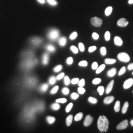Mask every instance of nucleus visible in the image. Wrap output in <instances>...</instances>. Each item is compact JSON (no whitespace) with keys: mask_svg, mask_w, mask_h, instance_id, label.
Wrapping results in <instances>:
<instances>
[{"mask_svg":"<svg viewBox=\"0 0 133 133\" xmlns=\"http://www.w3.org/2000/svg\"><path fill=\"white\" fill-rule=\"evenodd\" d=\"M70 49L71 50V51L74 54H77L78 52V49L75 46H71L70 47Z\"/></svg>","mask_w":133,"mask_h":133,"instance_id":"nucleus-34","label":"nucleus"},{"mask_svg":"<svg viewBox=\"0 0 133 133\" xmlns=\"http://www.w3.org/2000/svg\"><path fill=\"white\" fill-rule=\"evenodd\" d=\"M51 108L54 110H58L60 108V105L57 103H54L51 105Z\"/></svg>","mask_w":133,"mask_h":133,"instance_id":"nucleus-23","label":"nucleus"},{"mask_svg":"<svg viewBox=\"0 0 133 133\" xmlns=\"http://www.w3.org/2000/svg\"><path fill=\"white\" fill-rule=\"evenodd\" d=\"M129 22L125 18H122L118 20V21L117 22V24L118 26L120 27H126L127 26V25L128 24Z\"/></svg>","mask_w":133,"mask_h":133,"instance_id":"nucleus-8","label":"nucleus"},{"mask_svg":"<svg viewBox=\"0 0 133 133\" xmlns=\"http://www.w3.org/2000/svg\"><path fill=\"white\" fill-rule=\"evenodd\" d=\"M83 113L82 112H79L78 113H77L74 116V119L75 121H80V120L82 119V117H83Z\"/></svg>","mask_w":133,"mask_h":133,"instance_id":"nucleus-15","label":"nucleus"},{"mask_svg":"<svg viewBox=\"0 0 133 133\" xmlns=\"http://www.w3.org/2000/svg\"><path fill=\"white\" fill-rule=\"evenodd\" d=\"M98 67V64L97 62H94L92 64V69H96Z\"/></svg>","mask_w":133,"mask_h":133,"instance_id":"nucleus-53","label":"nucleus"},{"mask_svg":"<svg viewBox=\"0 0 133 133\" xmlns=\"http://www.w3.org/2000/svg\"><path fill=\"white\" fill-rule=\"evenodd\" d=\"M78 37V33L76 32H74L72 33L71 35L69 36V39L71 40H73L75 39L77 37Z\"/></svg>","mask_w":133,"mask_h":133,"instance_id":"nucleus-33","label":"nucleus"},{"mask_svg":"<svg viewBox=\"0 0 133 133\" xmlns=\"http://www.w3.org/2000/svg\"><path fill=\"white\" fill-rule=\"evenodd\" d=\"M47 1L49 5L53 6L56 5L57 4V2L55 0H47Z\"/></svg>","mask_w":133,"mask_h":133,"instance_id":"nucleus-47","label":"nucleus"},{"mask_svg":"<svg viewBox=\"0 0 133 133\" xmlns=\"http://www.w3.org/2000/svg\"><path fill=\"white\" fill-rule=\"evenodd\" d=\"M46 120L49 124H52L55 121V118L53 116H48L46 117Z\"/></svg>","mask_w":133,"mask_h":133,"instance_id":"nucleus-18","label":"nucleus"},{"mask_svg":"<svg viewBox=\"0 0 133 133\" xmlns=\"http://www.w3.org/2000/svg\"><path fill=\"white\" fill-rule=\"evenodd\" d=\"M73 62V59L72 57H68L66 60V63L68 65H71Z\"/></svg>","mask_w":133,"mask_h":133,"instance_id":"nucleus-40","label":"nucleus"},{"mask_svg":"<svg viewBox=\"0 0 133 133\" xmlns=\"http://www.w3.org/2000/svg\"><path fill=\"white\" fill-rule=\"evenodd\" d=\"M59 36V32L58 30L56 29H53L50 30L48 33L47 37L48 39L50 40L54 41L57 39Z\"/></svg>","mask_w":133,"mask_h":133,"instance_id":"nucleus-2","label":"nucleus"},{"mask_svg":"<svg viewBox=\"0 0 133 133\" xmlns=\"http://www.w3.org/2000/svg\"><path fill=\"white\" fill-rule=\"evenodd\" d=\"M96 49H97V47L96 46H91L89 47L88 51L90 53H92L94 51H95Z\"/></svg>","mask_w":133,"mask_h":133,"instance_id":"nucleus-50","label":"nucleus"},{"mask_svg":"<svg viewBox=\"0 0 133 133\" xmlns=\"http://www.w3.org/2000/svg\"><path fill=\"white\" fill-rule=\"evenodd\" d=\"M128 69L130 71L133 69V63H131L128 66Z\"/></svg>","mask_w":133,"mask_h":133,"instance_id":"nucleus-54","label":"nucleus"},{"mask_svg":"<svg viewBox=\"0 0 133 133\" xmlns=\"http://www.w3.org/2000/svg\"><path fill=\"white\" fill-rule=\"evenodd\" d=\"M58 89H59V86H55V87H53V88L51 90L50 93L52 94H55V93L57 92Z\"/></svg>","mask_w":133,"mask_h":133,"instance_id":"nucleus-44","label":"nucleus"},{"mask_svg":"<svg viewBox=\"0 0 133 133\" xmlns=\"http://www.w3.org/2000/svg\"><path fill=\"white\" fill-rule=\"evenodd\" d=\"M67 102V100L66 98H59L56 100V103L64 104Z\"/></svg>","mask_w":133,"mask_h":133,"instance_id":"nucleus-29","label":"nucleus"},{"mask_svg":"<svg viewBox=\"0 0 133 133\" xmlns=\"http://www.w3.org/2000/svg\"><path fill=\"white\" fill-rule=\"evenodd\" d=\"M78 91L79 94L82 95V94H83L85 93V92L86 91V90L83 87H79L78 89Z\"/></svg>","mask_w":133,"mask_h":133,"instance_id":"nucleus-39","label":"nucleus"},{"mask_svg":"<svg viewBox=\"0 0 133 133\" xmlns=\"http://www.w3.org/2000/svg\"><path fill=\"white\" fill-rule=\"evenodd\" d=\"M116 72H117V70L115 68H112L110 69L108 72H107V75L109 77H113L116 74Z\"/></svg>","mask_w":133,"mask_h":133,"instance_id":"nucleus-13","label":"nucleus"},{"mask_svg":"<svg viewBox=\"0 0 133 133\" xmlns=\"http://www.w3.org/2000/svg\"><path fill=\"white\" fill-rule=\"evenodd\" d=\"M49 62V55L47 53H44L42 56V62L44 65H46L48 64Z\"/></svg>","mask_w":133,"mask_h":133,"instance_id":"nucleus-10","label":"nucleus"},{"mask_svg":"<svg viewBox=\"0 0 133 133\" xmlns=\"http://www.w3.org/2000/svg\"><path fill=\"white\" fill-rule=\"evenodd\" d=\"M92 37L94 40H97L99 39V35L97 33L94 32L92 34Z\"/></svg>","mask_w":133,"mask_h":133,"instance_id":"nucleus-52","label":"nucleus"},{"mask_svg":"<svg viewBox=\"0 0 133 133\" xmlns=\"http://www.w3.org/2000/svg\"><path fill=\"white\" fill-rule=\"evenodd\" d=\"M126 71V69L125 67H123L121 69H120V70L119 71V73H118V75H121L122 74H123Z\"/></svg>","mask_w":133,"mask_h":133,"instance_id":"nucleus-46","label":"nucleus"},{"mask_svg":"<svg viewBox=\"0 0 133 133\" xmlns=\"http://www.w3.org/2000/svg\"><path fill=\"white\" fill-rule=\"evenodd\" d=\"M116 60L115 59H111V58H106L105 60V62L106 64L111 65L115 63Z\"/></svg>","mask_w":133,"mask_h":133,"instance_id":"nucleus-17","label":"nucleus"},{"mask_svg":"<svg viewBox=\"0 0 133 133\" xmlns=\"http://www.w3.org/2000/svg\"><path fill=\"white\" fill-rule=\"evenodd\" d=\"M101 54L103 56H105L106 54V49L105 47H102L100 49Z\"/></svg>","mask_w":133,"mask_h":133,"instance_id":"nucleus-41","label":"nucleus"},{"mask_svg":"<svg viewBox=\"0 0 133 133\" xmlns=\"http://www.w3.org/2000/svg\"><path fill=\"white\" fill-rule=\"evenodd\" d=\"M114 82H115V81H114V80H112L110 82L109 84H108V85H107V86L106 87V90H105L106 94H109L111 91V90L112 89L113 86Z\"/></svg>","mask_w":133,"mask_h":133,"instance_id":"nucleus-11","label":"nucleus"},{"mask_svg":"<svg viewBox=\"0 0 133 133\" xmlns=\"http://www.w3.org/2000/svg\"><path fill=\"white\" fill-rule=\"evenodd\" d=\"M120 109V101H117L116 102L115 106H114V110L116 112H118Z\"/></svg>","mask_w":133,"mask_h":133,"instance_id":"nucleus-21","label":"nucleus"},{"mask_svg":"<svg viewBox=\"0 0 133 133\" xmlns=\"http://www.w3.org/2000/svg\"><path fill=\"white\" fill-rule=\"evenodd\" d=\"M105 68V64H102L101 66H100L99 67H98V68L96 69V73L97 74H99L100 73H101L102 72H103L104 69Z\"/></svg>","mask_w":133,"mask_h":133,"instance_id":"nucleus-19","label":"nucleus"},{"mask_svg":"<svg viewBox=\"0 0 133 133\" xmlns=\"http://www.w3.org/2000/svg\"><path fill=\"white\" fill-rule=\"evenodd\" d=\"M62 66L61 65H59L58 66H57L56 67H55L53 69V71L55 73H57V72H60V71L62 70Z\"/></svg>","mask_w":133,"mask_h":133,"instance_id":"nucleus-35","label":"nucleus"},{"mask_svg":"<svg viewBox=\"0 0 133 133\" xmlns=\"http://www.w3.org/2000/svg\"><path fill=\"white\" fill-rule=\"evenodd\" d=\"M114 42H115V44L116 46H121L123 44V41L121 39V38L118 37V36H115L114 39Z\"/></svg>","mask_w":133,"mask_h":133,"instance_id":"nucleus-9","label":"nucleus"},{"mask_svg":"<svg viewBox=\"0 0 133 133\" xmlns=\"http://www.w3.org/2000/svg\"><path fill=\"white\" fill-rule=\"evenodd\" d=\"M78 65L81 67H87L88 65V62L85 60H83L79 62Z\"/></svg>","mask_w":133,"mask_h":133,"instance_id":"nucleus-38","label":"nucleus"},{"mask_svg":"<svg viewBox=\"0 0 133 133\" xmlns=\"http://www.w3.org/2000/svg\"><path fill=\"white\" fill-rule=\"evenodd\" d=\"M105 41H109L110 39V33L109 31H106L105 34Z\"/></svg>","mask_w":133,"mask_h":133,"instance_id":"nucleus-31","label":"nucleus"},{"mask_svg":"<svg viewBox=\"0 0 133 133\" xmlns=\"http://www.w3.org/2000/svg\"><path fill=\"white\" fill-rule=\"evenodd\" d=\"M64 83L66 85H69L71 82L70 79H69L68 76H65L64 77Z\"/></svg>","mask_w":133,"mask_h":133,"instance_id":"nucleus-37","label":"nucleus"},{"mask_svg":"<svg viewBox=\"0 0 133 133\" xmlns=\"http://www.w3.org/2000/svg\"><path fill=\"white\" fill-rule=\"evenodd\" d=\"M56 81V78H55L54 76H52L49 79V83L50 85H53L55 84Z\"/></svg>","mask_w":133,"mask_h":133,"instance_id":"nucleus-28","label":"nucleus"},{"mask_svg":"<svg viewBox=\"0 0 133 133\" xmlns=\"http://www.w3.org/2000/svg\"><path fill=\"white\" fill-rule=\"evenodd\" d=\"M128 3L129 4H133V0H129Z\"/></svg>","mask_w":133,"mask_h":133,"instance_id":"nucleus-56","label":"nucleus"},{"mask_svg":"<svg viewBox=\"0 0 133 133\" xmlns=\"http://www.w3.org/2000/svg\"><path fill=\"white\" fill-rule=\"evenodd\" d=\"M91 23L92 25L95 27H101L103 23V20L102 19L97 17H94L91 18Z\"/></svg>","mask_w":133,"mask_h":133,"instance_id":"nucleus-4","label":"nucleus"},{"mask_svg":"<svg viewBox=\"0 0 133 133\" xmlns=\"http://www.w3.org/2000/svg\"><path fill=\"white\" fill-rule=\"evenodd\" d=\"M101 81H102V80L100 78H95L93 80L92 83L95 85H97L101 83Z\"/></svg>","mask_w":133,"mask_h":133,"instance_id":"nucleus-32","label":"nucleus"},{"mask_svg":"<svg viewBox=\"0 0 133 133\" xmlns=\"http://www.w3.org/2000/svg\"><path fill=\"white\" fill-rule=\"evenodd\" d=\"M128 107H129V103L128 102H125L122 109V112L123 114H125L126 113L127 111Z\"/></svg>","mask_w":133,"mask_h":133,"instance_id":"nucleus-22","label":"nucleus"},{"mask_svg":"<svg viewBox=\"0 0 133 133\" xmlns=\"http://www.w3.org/2000/svg\"><path fill=\"white\" fill-rule=\"evenodd\" d=\"M66 42H67V39L65 37H62L59 41L60 46H65L66 45Z\"/></svg>","mask_w":133,"mask_h":133,"instance_id":"nucleus-20","label":"nucleus"},{"mask_svg":"<svg viewBox=\"0 0 133 133\" xmlns=\"http://www.w3.org/2000/svg\"><path fill=\"white\" fill-rule=\"evenodd\" d=\"M85 80L83 78L81 79V80H79L78 83V86L79 87H83L85 85Z\"/></svg>","mask_w":133,"mask_h":133,"instance_id":"nucleus-45","label":"nucleus"},{"mask_svg":"<svg viewBox=\"0 0 133 133\" xmlns=\"http://www.w3.org/2000/svg\"><path fill=\"white\" fill-rule=\"evenodd\" d=\"M78 47L81 52H84L85 50V47L83 43L82 42H79L78 44Z\"/></svg>","mask_w":133,"mask_h":133,"instance_id":"nucleus-42","label":"nucleus"},{"mask_svg":"<svg viewBox=\"0 0 133 133\" xmlns=\"http://www.w3.org/2000/svg\"><path fill=\"white\" fill-rule=\"evenodd\" d=\"M112 11V7H109L106 8L105 13L106 16H109L111 14V12Z\"/></svg>","mask_w":133,"mask_h":133,"instance_id":"nucleus-24","label":"nucleus"},{"mask_svg":"<svg viewBox=\"0 0 133 133\" xmlns=\"http://www.w3.org/2000/svg\"><path fill=\"white\" fill-rule=\"evenodd\" d=\"M32 41L33 43L36 44H39V43H40L41 42V40L40 39H39L38 37L33 38V39L32 40Z\"/></svg>","mask_w":133,"mask_h":133,"instance_id":"nucleus-48","label":"nucleus"},{"mask_svg":"<svg viewBox=\"0 0 133 133\" xmlns=\"http://www.w3.org/2000/svg\"></svg>","mask_w":133,"mask_h":133,"instance_id":"nucleus-59","label":"nucleus"},{"mask_svg":"<svg viewBox=\"0 0 133 133\" xmlns=\"http://www.w3.org/2000/svg\"><path fill=\"white\" fill-rule=\"evenodd\" d=\"M48 88V85L47 84H43L41 87L40 90L42 92H45L47 90Z\"/></svg>","mask_w":133,"mask_h":133,"instance_id":"nucleus-27","label":"nucleus"},{"mask_svg":"<svg viewBox=\"0 0 133 133\" xmlns=\"http://www.w3.org/2000/svg\"><path fill=\"white\" fill-rule=\"evenodd\" d=\"M65 77V73H61L59 74H58L56 77V79H57L58 80L62 79L63 78Z\"/></svg>","mask_w":133,"mask_h":133,"instance_id":"nucleus-49","label":"nucleus"},{"mask_svg":"<svg viewBox=\"0 0 133 133\" xmlns=\"http://www.w3.org/2000/svg\"><path fill=\"white\" fill-rule=\"evenodd\" d=\"M73 115H69L66 118V124L67 126H70L73 122Z\"/></svg>","mask_w":133,"mask_h":133,"instance_id":"nucleus-14","label":"nucleus"},{"mask_svg":"<svg viewBox=\"0 0 133 133\" xmlns=\"http://www.w3.org/2000/svg\"><path fill=\"white\" fill-rule=\"evenodd\" d=\"M128 126V121L127 120H124L121 122H120L117 126L116 129L117 130H124L127 128Z\"/></svg>","mask_w":133,"mask_h":133,"instance_id":"nucleus-5","label":"nucleus"},{"mask_svg":"<svg viewBox=\"0 0 133 133\" xmlns=\"http://www.w3.org/2000/svg\"><path fill=\"white\" fill-rule=\"evenodd\" d=\"M62 92L64 95H68L69 93V89L68 88L64 87V88H63L62 89Z\"/></svg>","mask_w":133,"mask_h":133,"instance_id":"nucleus-36","label":"nucleus"},{"mask_svg":"<svg viewBox=\"0 0 133 133\" xmlns=\"http://www.w3.org/2000/svg\"><path fill=\"white\" fill-rule=\"evenodd\" d=\"M71 97L73 100H77L79 97V95L77 93L74 92L71 94Z\"/></svg>","mask_w":133,"mask_h":133,"instance_id":"nucleus-43","label":"nucleus"},{"mask_svg":"<svg viewBox=\"0 0 133 133\" xmlns=\"http://www.w3.org/2000/svg\"><path fill=\"white\" fill-rule=\"evenodd\" d=\"M114 100H115V97L112 96L106 97L104 100V103L105 104L108 105V104L111 103L114 101Z\"/></svg>","mask_w":133,"mask_h":133,"instance_id":"nucleus-12","label":"nucleus"},{"mask_svg":"<svg viewBox=\"0 0 133 133\" xmlns=\"http://www.w3.org/2000/svg\"><path fill=\"white\" fill-rule=\"evenodd\" d=\"M133 85V79L132 78L127 79L123 84V88L125 89H127L130 88Z\"/></svg>","mask_w":133,"mask_h":133,"instance_id":"nucleus-6","label":"nucleus"},{"mask_svg":"<svg viewBox=\"0 0 133 133\" xmlns=\"http://www.w3.org/2000/svg\"><path fill=\"white\" fill-rule=\"evenodd\" d=\"M130 123H131V126L133 127V119L131 120V121Z\"/></svg>","mask_w":133,"mask_h":133,"instance_id":"nucleus-57","label":"nucleus"},{"mask_svg":"<svg viewBox=\"0 0 133 133\" xmlns=\"http://www.w3.org/2000/svg\"><path fill=\"white\" fill-rule=\"evenodd\" d=\"M117 58L121 62H128L130 60V57L129 55L125 52H121L118 54Z\"/></svg>","mask_w":133,"mask_h":133,"instance_id":"nucleus-3","label":"nucleus"},{"mask_svg":"<svg viewBox=\"0 0 133 133\" xmlns=\"http://www.w3.org/2000/svg\"><path fill=\"white\" fill-rule=\"evenodd\" d=\"M37 1L39 2V3H40L41 4H44L45 3V0H37Z\"/></svg>","mask_w":133,"mask_h":133,"instance_id":"nucleus-55","label":"nucleus"},{"mask_svg":"<svg viewBox=\"0 0 133 133\" xmlns=\"http://www.w3.org/2000/svg\"><path fill=\"white\" fill-rule=\"evenodd\" d=\"M88 100L89 102H90V103H91L92 104H96L98 102L97 99L95 98H94L92 97H89Z\"/></svg>","mask_w":133,"mask_h":133,"instance_id":"nucleus-26","label":"nucleus"},{"mask_svg":"<svg viewBox=\"0 0 133 133\" xmlns=\"http://www.w3.org/2000/svg\"><path fill=\"white\" fill-rule=\"evenodd\" d=\"M97 91L100 96H102L105 92V88L103 86H100L97 88Z\"/></svg>","mask_w":133,"mask_h":133,"instance_id":"nucleus-25","label":"nucleus"},{"mask_svg":"<svg viewBox=\"0 0 133 133\" xmlns=\"http://www.w3.org/2000/svg\"><path fill=\"white\" fill-rule=\"evenodd\" d=\"M93 119L94 118L90 115H87L84 121V125L86 127L90 125L93 121Z\"/></svg>","mask_w":133,"mask_h":133,"instance_id":"nucleus-7","label":"nucleus"},{"mask_svg":"<svg viewBox=\"0 0 133 133\" xmlns=\"http://www.w3.org/2000/svg\"><path fill=\"white\" fill-rule=\"evenodd\" d=\"M132 74H133V73H132Z\"/></svg>","mask_w":133,"mask_h":133,"instance_id":"nucleus-58","label":"nucleus"},{"mask_svg":"<svg viewBox=\"0 0 133 133\" xmlns=\"http://www.w3.org/2000/svg\"><path fill=\"white\" fill-rule=\"evenodd\" d=\"M73 107V104L72 103H71L67 105V106H66V109H65L66 112L68 113V112H69V111H70L71 110Z\"/></svg>","mask_w":133,"mask_h":133,"instance_id":"nucleus-30","label":"nucleus"},{"mask_svg":"<svg viewBox=\"0 0 133 133\" xmlns=\"http://www.w3.org/2000/svg\"><path fill=\"white\" fill-rule=\"evenodd\" d=\"M109 120L105 115H101L98 118L97 122L98 128L101 133H105L109 129Z\"/></svg>","mask_w":133,"mask_h":133,"instance_id":"nucleus-1","label":"nucleus"},{"mask_svg":"<svg viewBox=\"0 0 133 133\" xmlns=\"http://www.w3.org/2000/svg\"><path fill=\"white\" fill-rule=\"evenodd\" d=\"M46 48L47 51L50 52H54L56 50L55 47L51 44H48L46 46Z\"/></svg>","mask_w":133,"mask_h":133,"instance_id":"nucleus-16","label":"nucleus"},{"mask_svg":"<svg viewBox=\"0 0 133 133\" xmlns=\"http://www.w3.org/2000/svg\"><path fill=\"white\" fill-rule=\"evenodd\" d=\"M79 79L78 78H74L72 79L71 82L73 84H77L78 83Z\"/></svg>","mask_w":133,"mask_h":133,"instance_id":"nucleus-51","label":"nucleus"}]
</instances>
